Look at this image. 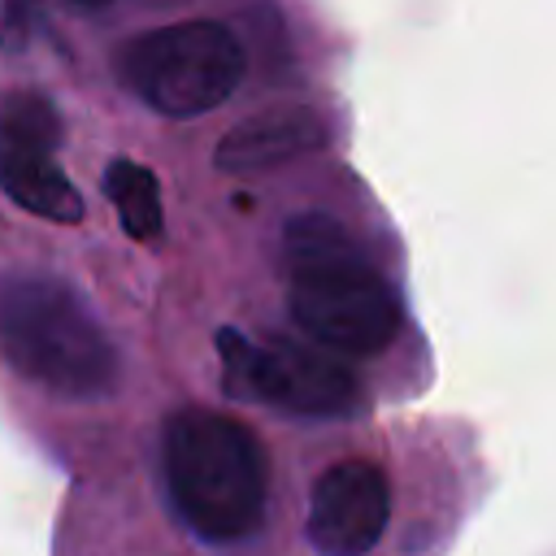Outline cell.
<instances>
[{
	"label": "cell",
	"instance_id": "obj_1",
	"mask_svg": "<svg viewBox=\"0 0 556 556\" xmlns=\"http://www.w3.org/2000/svg\"><path fill=\"white\" fill-rule=\"evenodd\" d=\"M287 308L330 352L374 356L400 334V295L326 213L287 222Z\"/></svg>",
	"mask_w": 556,
	"mask_h": 556
},
{
	"label": "cell",
	"instance_id": "obj_2",
	"mask_svg": "<svg viewBox=\"0 0 556 556\" xmlns=\"http://www.w3.org/2000/svg\"><path fill=\"white\" fill-rule=\"evenodd\" d=\"M165 486L182 521L204 543H243L269 504V456L252 426L213 408H182L161 439Z\"/></svg>",
	"mask_w": 556,
	"mask_h": 556
},
{
	"label": "cell",
	"instance_id": "obj_3",
	"mask_svg": "<svg viewBox=\"0 0 556 556\" xmlns=\"http://www.w3.org/2000/svg\"><path fill=\"white\" fill-rule=\"evenodd\" d=\"M0 361L70 400L113 391L117 352L91 308L43 274H0Z\"/></svg>",
	"mask_w": 556,
	"mask_h": 556
},
{
	"label": "cell",
	"instance_id": "obj_4",
	"mask_svg": "<svg viewBox=\"0 0 556 556\" xmlns=\"http://www.w3.org/2000/svg\"><path fill=\"white\" fill-rule=\"evenodd\" d=\"M122 83L156 113L217 109L243 78V48L222 22H174L135 35L117 52Z\"/></svg>",
	"mask_w": 556,
	"mask_h": 556
},
{
	"label": "cell",
	"instance_id": "obj_5",
	"mask_svg": "<svg viewBox=\"0 0 556 556\" xmlns=\"http://www.w3.org/2000/svg\"><path fill=\"white\" fill-rule=\"evenodd\" d=\"M217 343L230 374V391L248 400H261L295 417H348L361 408V378L326 348L282 334L248 343L235 330H222Z\"/></svg>",
	"mask_w": 556,
	"mask_h": 556
},
{
	"label": "cell",
	"instance_id": "obj_6",
	"mask_svg": "<svg viewBox=\"0 0 556 556\" xmlns=\"http://www.w3.org/2000/svg\"><path fill=\"white\" fill-rule=\"evenodd\" d=\"M56 143H61V122L43 96L17 91L0 104V191L35 217L78 222L83 195L61 174L52 156Z\"/></svg>",
	"mask_w": 556,
	"mask_h": 556
},
{
	"label": "cell",
	"instance_id": "obj_7",
	"mask_svg": "<svg viewBox=\"0 0 556 556\" xmlns=\"http://www.w3.org/2000/svg\"><path fill=\"white\" fill-rule=\"evenodd\" d=\"M391 517V486L369 460H339L313 486L308 543L321 556H365Z\"/></svg>",
	"mask_w": 556,
	"mask_h": 556
},
{
	"label": "cell",
	"instance_id": "obj_8",
	"mask_svg": "<svg viewBox=\"0 0 556 556\" xmlns=\"http://www.w3.org/2000/svg\"><path fill=\"white\" fill-rule=\"evenodd\" d=\"M326 143V122L321 113L304 104H278L265 113L243 117L226 139L217 143V169L226 174H261L274 165H287L304 152H317Z\"/></svg>",
	"mask_w": 556,
	"mask_h": 556
},
{
	"label": "cell",
	"instance_id": "obj_9",
	"mask_svg": "<svg viewBox=\"0 0 556 556\" xmlns=\"http://www.w3.org/2000/svg\"><path fill=\"white\" fill-rule=\"evenodd\" d=\"M104 195L113 200L130 239H156L161 235V191L143 165H135L126 156L113 161L104 169Z\"/></svg>",
	"mask_w": 556,
	"mask_h": 556
},
{
	"label": "cell",
	"instance_id": "obj_10",
	"mask_svg": "<svg viewBox=\"0 0 556 556\" xmlns=\"http://www.w3.org/2000/svg\"><path fill=\"white\" fill-rule=\"evenodd\" d=\"M78 4H104V0H78Z\"/></svg>",
	"mask_w": 556,
	"mask_h": 556
},
{
	"label": "cell",
	"instance_id": "obj_11",
	"mask_svg": "<svg viewBox=\"0 0 556 556\" xmlns=\"http://www.w3.org/2000/svg\"><path fill=\"white\" fill-rule=\"evenodd\" d=\"M165 4H178V0H165Z\"/></svg>",
	"mask_w": 556,
	"mask_h": 556
}]
</instances>
